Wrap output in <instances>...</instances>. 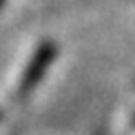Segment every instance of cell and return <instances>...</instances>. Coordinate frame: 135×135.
I'll list each match as a JSON object with an SVG mask.
<instances>
[{
    "label": "cell",
    "instance_id": "cell-1",
    "mask_svg": "<svg viewBox=\"0 0 135 135\" xmlns=\"http://www.w3.org/2000/svg\"><path fill=\"white\" fill-rule=\"evenodd\" d=\"M54 58H56V45L52 41H45V43H41L37 47V52L32 56V60L28 62V66L24 69V75H22L20 86H17V94L22 99L28 97L37 88V84L43 79L45 71L49 69V64L54 62Z\"/></svg>",
    "mask_w": 135,
    "mask_h": 135
},
{
    "label": "cell",
    "instance_id": "cell-2",
    "mask_svg": "<svg viewBox=\"0 0 135 135\" xmlns=\"http://www.w3.org/2000/svg\"><path fill=\"white\" fill-rule=\"evenodd\" d=\"M2 4H4V0H0V9H2Z\"/></svg>",
    "mask_w": 135,
    "mask_h": 135
}]
</instances>
